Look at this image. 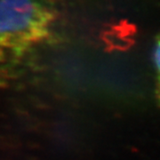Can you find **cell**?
Instances as JSON below:
<instances>
[{
	"label": "cell",
	"mask_w": 160,
	"mask_h": 160,
	"mask_svg": "<svg viewBox=\"0 0 160 160\" xmlns=\"http://www.w3.org/2000/svg\"><path fill=\"white\" fill-rule=\"evenodd\" d=\"M56 16L54 0H0V69L46 39Z\"/></svg>",
	"instance_id": "6da1fadb"
},
{
	"label": "cell",
	"mask_w": 160,
	"mask_h": 160,
	"mask_svg": "<svg viewBox=\"0 0 160 160\" xmlns=\"http://www.w3.org/2000/svg\"><path fill=\"white\" fill-rule=\"evenodd\" d=\"M154 61L157 69H158V72L159 73L160 77V37L156 43V46H155Z\"/></svg>",
	"instance_id": "7a4b0ae2"
}]
</instances>
